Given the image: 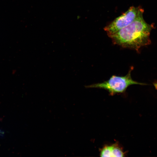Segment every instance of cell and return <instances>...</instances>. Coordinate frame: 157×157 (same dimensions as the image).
Here are the masks:
<instances>
[{"label": "cell", "instance_id": "obj_5", "mask_svg": "<svg viewBox=\"0 0 157 157\" xmlns=\"http://www.w3.org/2000/svg\"><path fill=\"white\" fill-rule=\"evenodd\" d=\"M153 85L155 88L157 90V81L153 83Z\"/></svg>", "mask_w": 157, "mask_h": 157}, {"label": "cell", "instance_id": "obj_2", "mask_svg": "<svg viewBox=\"0 0 157 157\" xmlns=\"http://www.w3.org/2000/svg\"><path fill=\"white\" fill-rule=\"evenodd\" d=\"M131 67L128 74L124 76L113 75L109 79L101 83L89 85L86 87L103 89L107 90L111 95L124 92L129 86L134 84L145 85L146 84L134 81L131 78Z\"/></svg>", "mask_w": 157, "mask_h": 157}, {"label": "cell", "instance_id": "obj_4", "mask_svg": "<svg viewBox=\"0 0 157 157\" xmlns=\"http://www.w3.org/2000/svg\"><path fill=\"white\" fill-rule=\"evenodd\" d=\"M124 155L121 149L115 144L105 146L100 154L101 157H123Z\"/></svg>", "mask_w": 157, "mask_h": 157}, {"label": "cell", "instance_id": "obj_1", "mask_svg": "<svg viewBox=\"0 0 157 157\" xmlns=\"http://www.w3.org/2000/svg\"><path fill=\"white\" fill-rule=\"evenodd\" d=\"M143 12L141 13L130 24L108 36L113 43L123 47L138 51L142 47L149 44L152 26L143 19Z\"/></svg>", "mask_w": 157, "mask_h": 157}, {"label": "cell", "instance_id": "obj_3", "mask_svg": "<svg viewBox=\"0 0 157 157\" xmlns=\"http://www.w3.org/2000/svg\"><path fill=\"white\" fill-rule=\"evenodd\" d=\"M143 10L140 7L131 6L125 12L116 18L104 27L108 35L116 33L132 23Z\"/></svg>", "mask_w": 157, "mask_h": 157}]
</instances>
